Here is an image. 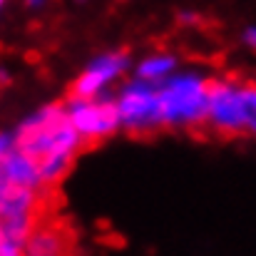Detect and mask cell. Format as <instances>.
<instances>
[{
	"mask_svg": "<svg viewBox=\"0 0 256 256\" xmlns=\"http://www.w3.org/2000/svg\"><path fill=\"white\" fill-rule=\"evenodd\" d=\"M12 130L18 147L35 162L45 189L58 186L87 147L70 124L62 102H45L35 107Z\"/></svg>",
	"mask_w": 256,
	"mask_h": 256,
	"instance_id": "obj_1",
	"label": "cell"
},
{
	"mask_svg": "<svg viewBox=\"0 0 256 256\" xmlns=\"http://www.w3.org/2000/svg\"><path fill=\"white\" fill-rule=\"evenodd\" d=\"M212 75L202 68H179L170 80L157 85L162 130L194 132L206 124Z\"/></svg>",
	"mask_w": 256,
	"mask_h": 256,
	"instance_id": "obj_2",
	"label": "cell"
},
{
	"mask_svg": "<svg viewBox=\"0 0 256 256\" xmlns=\"http://www.w3.org/2000/svg\"><path fill=\"white\" fill-rule=\"evenodd\" d=\"M112 102L120 120V132L147 137L162 130V112H160V94L157 87L142 82L137 78H127L112 92Z\"/></svg>",
	"mask_w": 256,
	"mask_h": 256,
	"instance_id": "obj_3",
	"label": "cell"
},
{
	"mask_svg": "<svg viewBox=\"0 0 256 256\" xmlns=\"http://www.w3.org/2000/svg\"><path fill=\"white\" fill-rule=\"evenodd\" d=\"M216 137H244L246 134V112H244V80L232 75L212 78L206 124Z\"/></svg>",
	"mask_w": 256,
	"mask_h": 256,
	"instance_id": "obj_4",
	"label": "cell"
},
{
	"mask_svg": "<svg viewBox=\"0 0 256 256\" xmlns=\"http://www.w3.org/2000/svg\"><path fill=\"white\" fill-rule=\"evenodd\" d=\"M132 55L124 50H104L90 58L75 75L72 97H112V92L132 75Z\"/></svg>",
	"mask_w": 256,
	"mask_h": 256,
	"instance_id": "obj_5",
	"label": "cell"
},
{
	"mask_svg": "<svg viewBox=\"0 0 256 256\" xmlns=\"http://www.w3.org/2000/svg\"><path fill=\"white\" fill-rule=\"evenodd\" d=\"M65 112L85 144H97L120 132V120L112 97H68Z\"/></svg>",
	"mask_w": 256,
	"mask_h": 256,
	"instance_id": "obj_6",
	"label": "cell"
},
{
	"mask_svg": "<svg viewBox=\"0 0 256 256\" xmlns=\"http://www.w3.org/2000/svg\"><path fill=\"white\" fill-rule=\"evenodd\" d=\"M70 249H72V239L68 229L60 222L42 216L22 242L20 256H70Z\"/></svg>",
	"mask_w": 256,
	"mask_h": 256,
	"instance_id": "obj_7",
	"label": "cell"
},
{
	"mask_svg": "<svg viewBox=\"0 0 256 256\" xmlns=\"http://www.w3.org/2000/svg\"><path fill=\"white\" fill-rule=\"evenodd\" d=\"M0 182L8 186H20V189H32V192H48L40 172L35 167V162L20 150L15 147L2 162H0Z\"/></svg>",
	"mask_w": 256,
	"mask_h": 256,
	"instance_id": "obj_8",
	"label": "cell"
},
{
	"mask_svg": "<svg viewBox=\"0 0 256 256\" xmlns=\"http://www.w3.org/2000/svg\"><path fill=\"white\" fill-rule=\"evenodd\" d=\"M179 68H182V60L174 52H170V50H154V52H147L144 58L134 60L132 78L157 87L162 85L164 80H170Z\"/></svg>",
	"mask_w": 256,
	"mask_h": 256,
	"instance_id": "obj_9",
	"label": "cell"
},
{
	"mask_svg": "<svg viewBox=\"0 0 256 256\" xmlns=\"http://www.w3.org/2000/svg\"><path fill=\"white\" fill-rule=\"evenodd\" d=\"M244 112H246V134L256 140V82L244 80Z\"/></svg>",
	"mask_w": 256,
	"mask_h": 256,
	"instance_id": "obj_10",
	"label": "cell"
},
{
	"mask_svg": "<svg viewBox=\"0 0 256 256\" xmlns=\"http://www.w3.org/2000/svg\"><path fill=\"white\" fill-rule=\"evenodd\" d=\"M18 147V140H15V130H0V162Z\"/></svg>",
	"mask_w": 256,
	"mask_h": 256,
	"instance_id": "obj_11",
	"label": "cell"
},
{
	"mask_svg": "<svg viewBox=\"0 0 256 256\" xmlns=\"http://www.w3.org/2000/svg\"><path fill=\"white\" fill-rule=\"evenodd\" d=\"M242 42H244L252 52H256V25H249V28L242 32Z\"/></svg>",
	"mask_w": 256,
	"mask_h": 256,
	"instance_id": "obj_12",
	"label": "cell"
},
{
	"mask_svg": "<svg viewBox=\"0 0 256 256\" xmlns=\"http://www.w3.org/2000/svg\"><path fill=\"white\" fill-rule=\"evenodd\" d=\"M45 2H48V0H25V5H28L30 10H40V8H45Z\"/></svg>",
	"mask_w": 256,
	"mask_h": 256,
	"instance_id": "obj_13",
	"label": "cell"
},
{
	"mask_svg": "<svg viewBox=\"0 0 256 256\" xmlns=\"http://www.w3.org/2000/svg\"><path fill=\"white\" fill-rule=\"evenodd\" d=\"M0 252H15V254H20V249H15V246H8V244H2V239H0Z\"/></svg>",
	"mask_w": 256,
	"mask_h": 256,
	"instance_id": "obj_14",
	"label": "cell"
},
{
	"mask_svg": "<svg viewBox=\"0 0 256 256\" xmlns=\"http://www.w3.org/2000/svg\"><path fill=\"white\" fill-rule=\"evenodd\" d=\"M5 2H8V0H0V12H2V8H5Z\"/></svg>",
	"mask_w": 256,
	"mask_h": 256,
	"instance_id": "obj_15",
	"label": "cell"
},
{
	"mask_svg": "<svg viewBox=\"0 0 256 256\" xmlns=\"http://www.w3.org/2000/svg\"><path fill=\"white\" fill-rule=\"evenodd\" d=\"M78 2H85V0H78Z\"/></svg>",
	"mask_w": 256,
	"mask_h": 256,
	"instance_id": "obj_16",
	"label": "cell"
}]
</instances>
